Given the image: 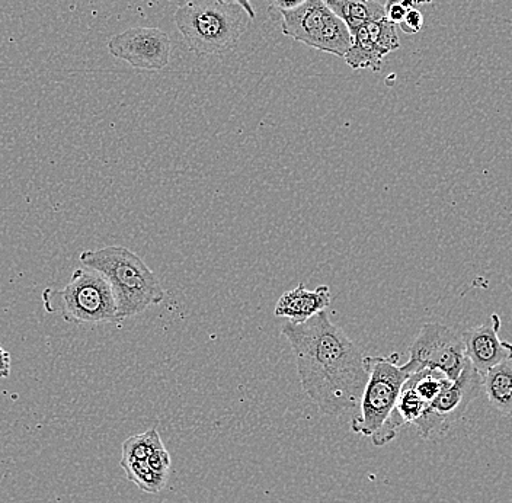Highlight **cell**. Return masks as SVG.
Masks as SVG:
<instances>
[{
    "label": "cell",
    "mask_w": 512,
    "mask_h": 503,
    "mask_svg": "<svg viewBox=\"0 0 512 503\" xmlns=\"http://www.w3.org/2000/svg\"><path fill=\"white\" fill-rule=\"evenodd\" d=\"M408 11V6L402 0H387L386 5H384V14H386L387 21L395 25L402 24Z\"/></svg>",
    "instance_id": "e0dca14e"
},
{
    "label": "cell",
    "mask_w": 512,
    "mask_h": 503,
    "mask_svg": "<svg viewBox=\"0 0 512 503\" xmlns=\"http://www.w3.org/2000/svg\"><path fill=\"white\" fill-rule=\"evenodd\" d=\"M254 19L232 0H182L175 24L198 56H220L238 47Z\"/></svg>",
    "instance_id": "3957f363"
},
{
    "label": "cell",
    "mask_w": 512,
    "mask_h": 503,
    "mask_svg": "<svg viewBox=\"0 0 512 503\" xmlns=\"http://www.w3.org/2000/svg\"><path fill=\"white\" fill-rule=\"evenodd\" d=\"M462 333L441 323H425L409 348V361L403 364L409 374L424 370L443 373L450 381L457 380L467 364Z\"/></svg>",
    "instance_id": "52a82bcc"
},
{
    "label": "cell",
    "mask_w": 512,
    "mask_h": 503,
    "mask_svg": "<svg viewBox=\"0 0 512 503\" xmlns=\"http://www.w3.org/2000/svg\"><path fill=\"white\" fill-rule=\"evenodd\" d=\"M80 264L98 271L111 285L120 322L142 315L165 300L158 275L137 253L124 246H105L80 253Z\"/></svg>",
    "instance_id": "7a4b0ae2"
},
{
    "label": "cell",
    "mask_w": 512,
    "mask_h": 503,
    "mask_svg": "<svg viewBox=\"0 0 512 503\" xmlns=\"http://www.w3.org/2000/svg\"><path fill=\"white\" fill-rule=\"evenodd\" d=\"M280 24L286 37L342 59L352 46L347 24L329 8L326 0H307L299 8L283 12Z\"/></svg>",
    "instance_id": "8992f818"
},
{
    "label": "cell",
    "mask_w": 512,
    "mask_h": 503,
    "mask_svg": "<svg viewBox=\"0 0 512 503\" xmlns=\"http://www.w3.org/2000/svg\"><path fill=\"white\" fill-rule=\"evenodd\" d=\"M12 358L11 354L0 344V380H6L11 376Z\"/></svg>",
    "instance_id": "44dd1931"
},
{
    "label": "cell",
    "mask_w": 512,
    "mask_h": 503,
    "mask_svg": "<svg viewBox=\"0 0 512 503\" xmlns=\"http://www.w3.org/2000/svg\"><path fill=\"white\" fill-rule=\"evenodd\" d=\"M406 34H416L424 28V15L419 9H409L402 24L399 25Z\"/></svg>",
    "instance_id": "d6986e66"
},
{
    "label": "cell",
    "mask_w": 512,
    "mask_h": 503,
    "mask_svg": "<svg viewBox=\"0 0 512 503\" xmlns=\"http://www.w3.org/2000/svg\"><path fill=\"white\" fill-rule=\"evenodd\" d=\"M232 2L238 3V5L242 6L243 9H245L246 12H248L249 16H251L252 19H255V11L254 8H252L251 0H232Z\"/></svg>",
    "instance_id": "7402d4cb"
},
{
    "label": "cell",
    "mask_w": 512,
    "mask_h": 503,
    "mask_svg": "<svg viewBox=\"0 0 512 503\" xmlns=\"http://www.w3.org/2000/svg\"><path fill=\"white\" fill-rule=\"evenodd\" d=\"M483 392L489 405L501 415L512 418V364L511 361L501 362L483 374Z\"/></svg>",
    "instance_id": "4fadbf2b"
},
{
    "label": "cell",
    "mask_w": 512,
    "mask_h": 503,
    "mask_svg": "<svg viewBox=\"0 0 512 503\" xmlns=\"http://www.w3.org/2000/svg\"><path fill=\"white\" fill-rule=\"evenodd\" d=\"M304 2H307V0H270L268 12H270V16L274 21L275 19L280 21V16L283 12L293 11V9L303 5Z\"/></svg>",
    "instance_id": "ffe728a7"
},
{
    "label": "cell",
    "mask_w": 512,
    "mask_h": 503,
    "mask_svg": "<svg viewBox=\"0 0 512 503\" xmlns=\"http://www.w3.org/2000/svg\"><path fill=\"white\" fill-rule=\"evenodd\" d=\"M402 2L408 6V9H416L421 3H430L432 0H402Z\"/></svg>",
    "instance_id": "603a6c76"
},
{
    "label": "cell",
    "mask_w": 512,
    "mask_h": 503,
    "mask_svg": "<svg viewBox=\"0 0 512 503\" xmlns=\"http://www.w3.org/2000/svg\"><path fill=\"white\" fill-rule=\"evenodd\" d=\"M368 380L352 418L351 429L355 434L371 438L386 424L398 403L403 384L411 374L399 365V355L367 357Z\"/></svg>",
    "instance_id": "5b68a950"
},
{
    "label": "cell",
    "mask_w": 512,
    "mask_h": 503,
    "mask_svg": "<svg viewBox=\"0 0 512 503\" xmlns=\"http://www.w3.org/2000/svg\"><path fill=\"white\" fill-rule=\"evenodd\" d=\"M326 3L347 24L351 35L368 22L386 18L384 5L377 0H326Z\"/></svg>",
    "instance_id": "5bb4252c"
},
{
    "label": "cell",
    "mask_w": 512,
    "mask_h": 503,
    "mask_svg": "<svg viewBox=\"0 0 512 503\" xmlns=\"http://www.w3.org/2000/svg\"><path fill=\"white\" fill-rule=\"evenodd\" d=\"M399 48L396 25L384 18L368 22L352 34V46L344 59L351 69L380 72L384 57Z\"/></svg>",
    "instance_id": "30bf717a"
},
{
    "label": "cell",
    "mask_w": 512,
    "mask_h": 503,
    "mask_svg": "<svg viewBox=\"0 0 512 503\" xmlns=\"http://www.w3.org/2000/svg\"><path fill=\"white\" fill-rule=\"evenodd\" d=\"M165 448L159 432L155 428L144 434L133 435L127 438L123 444V454H121V463H133V461L147 460L155 451Z\"/></svg>",
    "instance_id": "9a60e30c"
},
{
    "label": "cell",
    "mask_w": 512,
    "mask_h": 503,
    "mask_svg": "<svg viewBox=\"0 0 512 503\" xmlns=\"http://www.w3.org/2000/svg\"><path fill=\"white\" fill-rule=\"evenodd\" d=\"M147 461H149L153 470L163 474V476H169V470H171V456H169L166 448H160V450L155 451L152 456L147 458Z\"/></svg>",
    "instance_id": "ac0fdd59"
},
{
    "label": "cell",
    "mask_w": 512,
    "mask_h": 503,
    "mask_svg": "<svg viewBox=\"0 0 512 503\" xmlns=\"http://www.w3.org/2000/svg\"><path fill=\"white\" fill-rule=\"evenodd\" d=\"M121 467L126 472L127 479L146 493H159L168 482V476L153 470L147 460L123 463Z\"/></svg>",
    "instance_id": "2e32d148"
},
{
    "label": "cell",
    "mask_w": 512,
    "mask_h": 503,
    "mask_svg": "<svg viewBox=\"0 0 512 503\" xmlns=\"http://www.w3.org/2000/svg\"><path fill=\"white\" fill-rule=\"evenodd\" d=\"M44 303L47 312H59L66 322L76 325L120 322L110 283L88 267L75 269L62 290L48 288Z\"/></svg>",
    "instance_id": "277c9868"
},
{
    "label": "cell",
    "mask_w": 512,
    "mask_h": 503,
    "mask_svg": "<svg viewBox=\"0 0 512 503\" xmlns=\"http://www.w3.org/2000/svg\"><path fill=\"white\" fill-rule=\"evenodd\" d=\"M482 374L467 361L462 374L440 393L415 422L416 431L424 440L443 437L466 413L470 403L482 392Z\"/></svg>",
    "instance_id": "ba28073f"
},
{
    "label": "cell",
    "mask_w": 512,
    "mask_h": 503,
    "mask_svg": "<svg viewBox=\"0 0 512 503\" xmlns=\"http://www.w3.org/2000/svg\"><path fill=\"white\" fill-rule=\"evenodd\" d=\"M108 50L134 69L162 70L171 60V40L159 28H130L114 35Z\"/></svg>",
    "instance_id": "9c48e42d"
},
{
    "label": "cell",
    "mask_w": 512,
    "mask_h": 503,
    "mask_svg": "<svg viewBox=\"0 0 512 503\" xmlns=\"http://www.w3.org/2000/svg\"><path fill=\"white\" fill-rule=\"evenodd\" d=\"M501 326V317L494 313L483 325L462 333L467 360L482 376L495 365L512 361L511 342L499 339Z\"/></svg>",
    "instance_id": "8fae6325"
},
{
    "label": "cell",
    "mask_w": 512,
    "mask_h": 503,
    "mask_svg": "<svg viewBox=\"0 0 512 503\" xmlns=\"http://www.w3.org/2000/svg\"><path fill=\"white\" fill-rule=\"evenodd\" d=\"M332 301L331 288L320 285L316 290H307L304 284L286 291L275 304L274 315L293 323H303L329 309Z\"/></svg>",
    "instance_id": "7c38bea8"
},
{
    "label": "cell",
    "mask_w": 512,
    "mask_h": 503,
    "mask_svg": "<svg viewBox=\"0 0 512 503\" xmlns=\"http://www.w3.org/2000/svg\"><path fill=\"white\" fill-rule=\"evenodd\" d=\"M296 358L304 393L325 415L357 408L368 380L367 355L331 320L328 310L281 328Z\"/></svg>",
    "instance_id": "6da1fadb"
}]
</instances>
